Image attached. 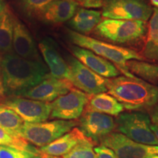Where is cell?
Masks as SVG:
<instances>
[{
  "label": "cell",
  "instance_id": "obj_17",
  "mask_svg": "<svg viewBox=\"0 0 158 158\" xmlns=\"http://www.w3.org/2000/svg\"><path fill=\"white\" fill-rule=\"evenodd\" d=\"M74 0H54L47 6L39 19L45 23L59 24L70 21L78 10Z\"/></svg>",
  "mask_w": 158,
  "mask_h": 158
},
{
  "label": "cell",
  "instance_id": "obj_5",
  "mask_svg": "<svg viewBox=\"0 0 158 158\" xmlns=\"http://www.w3.org/2000/svg\"><path fill=\"white\" fill-rule=\"evenodd\" d=\"M116 128L120 133L139 143L158 146V141L152 130V121L141 111L124 112L117 116Z\"/></svg>",
  "mask_w": 158,
  "mask_h": 158
},
{
  "label": "cell",
  "instance_id": "obj_14",
  "mask_svg": "<svg viewBox=\"0 0 158 158\" xmlns=\"http://www.w3.org/2000/svg\"><path fill=\"white\" fill-rule=\"evenodd\" d=\"M70 49L74 57L99 76L106 78H112L121 74L115 65L88 49L77 45H73Z\"/></svg>",
  "mask_w": 158,
  "mask_h": 158
},
{
  "label": "cell",
  "instance_id": "obj_29",
  "mask_svg": "<svg viewBox=\"0 0 158 158\" xmlns=\"http://www.w3.org/2000/svg\"><path fill=\"white\" fill-rule=\"evenodd\" d=\"M78 5H81L85 8H99L102 7L103 0H74Z\"/></svg>",
  "mask_w": 158,
  "mask_h": 158
},
{
  "label": "cell",
  "instance_id": "obj_15",
  "mask_svg": "<svg viewBox=\"0 0 158 158\" xmlns=\"http://www.w3.org/2000/svg\"><path fill=\"white\" fill-rule=\"evenodd\" d=\"M13 48L15 54L23 59L41 61L40 56L30 31L24 23L15 16L13 27Z\"/></svg>",
  "mask_w": 158,
  "mask_h": 158
},
{
  "label": "cell",
  "instance_id": "obj_24",
  "mask_svg": "<svg viewBox=\"0 0 158 158\" xmlns=\"http://www.w3.org/2000/svg\"><path fill=\"white\" fill-rule=\"evenodd\" d=\"M0 145L8 146V147L15 148V149L22 150V151L39 154L38 149L29 146L28 142L23 138L13 137L6 133L2 128H0Z\"/></svg>",
  "mask_w": 158,
  "mask_h": 158
},
{
  "label": "cell",
  "instance_id": "obj_6",
  "mask_svg": "<svg viewBox=\"0 0 158 158\" xmlns=\"http://www.w3.org/2000/svg\"><path fill=\"white\" fill-rule=\"evenodd\" d=\"M78 125L75 120L57 119L38 123L25 122L21 137L38 147H44Z\"/></svg>",
  "mask_w": 158,
  "mask_h": 158
},
{
  "label": "cell",
  "instance_id": "obj_9",
  "mask_svg": "<svg viewBox=\"0 0 158 158\" xmlns=\"http://www.w3.org/2000/svg\"><path fill=\"white\" fill-rule=\"evenodd\" d=\"M100 145L112 149L119 158H147L158 155V146L139 143L123 134L112 132L102 138Z\"/></svg>",
  "mask_w": 158,
  "mask_h": 158
},
{
  "label": "cell",
  "instance_id": "obj_27",
  "mask_svg": "<svg viewBox=\"0 0 158 158\" xmlns=\"http://www.w3.org/2000/svg\"><path fill=\"white\" fill-rule=\"evenodd\" d=\"M147 44L158 46V8L155 7L151 15L147 31Z\"/></svg>",
  "mask_w": 158,
  "mask_h": 158
},
{
  "label": "cell",
  "instance_id": "obj_4",
  "mask_svg": "<svg viewBox=\"0 0 158 158\" xmlns=\"http://www.w3.org/2000/svg\"><path fill=\"white\" fill-rule=\"evenodd\" d=\"M94 31L99 37L110 42L127 44L143 38L147 25L142 21L105 19L97 26Z\"/></svg>",
  "mask_w": 158,
  "mask_h": 158
},
{
  "label": "cell",
  "instance_id": "obj_32",
  "mask_svg": "<svg viewBox=\"0 0 158 158\" xmlns=\"http://www.w3.org/2000/svg\"><path fill=\"white\" fill-rule=\"evenodd\" d=\"M39 151V149H38ZM39 156L41 158H60L59 157H55V156H51V155H45V154L39 151Z\"/></svg>",
  "mask_w": 158,
  "mask_h": 158
},
{
  "label": "cell",
  "instance_id": "obj_21",
  "mask_svg": "<svg viewBox=\"0 0 158 158\" xmlns=\"http://www.w3.org/2000/svg\"><path fill=\"white\" fill-rule=\"evenodd\" d=\"M14 18L15 16L7 6L0 14V52L4 55L13 53Z\"/></svg>",
  "mask_w": 158,
  "mask_h": 158
},
{
  "label": "cell",
  "instance_id": "obj_8",
  "mask_svg": "<svg viewBox=\"0 0 158 158\" xmlns=\"http://www.w3.org/2000/svg\"><path fill=\"white\" fill-rule=\"evenodd\" d=\"M70 81L76 89L89 95H94L108 92L107 78L99 76L78 60L76 57L68 56Z\"/></svg>",
  "mask_w": 158,
  "mask_h": 158
},
{
  "label": "cell",
  "instance_id": "obj_3",
  "mask_svg": "<svg viewBox=\"0 0 158 158\" xmlns=\"http://www.w3.org/2000/svg\"><path fill=\"white\" fill-rule=\"evenodd\" d=\"M68 35L71 42L77 46L88 49L98 56L116 64L120 72L123 73L125 76H135L128 70L127 62L133 59H143V57L140 56L136 51L124 47L114 45L103 41L98 40L85 35L76 32L72 29L68 30Z\"/></svg>",
  "mask_w": 158,
  "mask_h": 158
},
{
  "label": "cell",
  "instance_id": "obj_10",
  "mask_svg": "<svg viewBox=\"0 0 158 158\" xmlns=\"http://www.w3.org/2000/svg\"><path fill=\"white\" fill-rule=\"evenodd\" d=\"M90 95L78 89H72L68 93L51 102L50 118L75 120L80 118L87 106Z\"/></svg>",
  "mask_w": 158,
  "mask_h": 158
},
{
  "label": "cell",
  "instance_id": "obj_11",
  "mask_svg": "<svg viewBox=\"0 0 158 158\" xmlns=\"http://www.w3.org/2000/svg\"><path fill=\"white\" fill-rule=\"evenodd\" d=\"M83 134L94 143L100 142L116 128L115 120L111 116L85 108L78 122Z\"/></svg>",
  "mask_w": 158,
  "mask_h": 158
},
{
  "label": "cell",
  "instance_id": "obj_22",
  "mask_svg": "<svg viewBox=\"0 0 158 158\" xmlns=\"http://www.w3.org/2000/svg\"><path fill=\"white\" fill-rule=\"evenodd\" d=\"M25 122L16 112L4 105H0V128L15 138L21 133Z\"/></svg>",
  "mask_w": 158,
  "mask_h": 158
},
{
  "label": "cell",
  "instance_id": "obj_7",
  "mask_svg": "<svg viewBox=\"0 0 158 158\" xmlns=\"http://www.w3.org/2000/svg\"><path fill=\"white\" fill-rule=\"evenodd\" d=\"M102 15L105 19L148 21L153 10L146 0H103Z\"/></svg>",
  "mask_w": 158,
  "mask_h": 158
},
{
  "label": "cell",
  "instance_id": "obj_35",
  "mask_svg": "<svg viewBox=\"0 0 158 158\" xmlns=\"http://www.w3.org/2000/svg\"><path fill=\"white\" fill-rule=\"evenodd\" d=\"M147 158H158V155H151V156H149V157H148Z\"/></svg>",
  "mask_w": 158,
  "mask_h": 158
},
{
  "label": "cell",
  "instance_id": "obj_23",
  "mask_svg": "<svg viewBox=\"0 0 158 158\" xmlns=\"http://www.w3.org/2000/svg\"><path fill=\"white\" fill-rule=\"evenodd\" d=\"M127 67L132 74H135L149 84L158 83L157 64L133 59L128 61Z\"/></svg>",
  "mask_w": 158,
  "mask_h": 158
},
{
  "label": "cell",
  "instance_id": "obj_33",
  "mask_svg": "<svg viewBox=\"0 0 158 158\" xmlns=\"http://www.w3.org/2000/svg\"><path fill=\"white\" fill-rule=\"evenodd\" d=\"M6 5L4 4V2L2 0H0V14L4 11V10L5 9Z\"/></svg>",
  "mask_w": 158,
  "mask_h": 158
},
{
  "label": "cell",
  "instance_id": "obj_31",
  "mask_svg": "<svg viewBox=\"0 0 158 158\" xmlns=\"http://www.w3.org/2000/svg\"><path fill=\"white\" fill-rule=\"evenodd\" d=\"M152 131L154 132V133H155L156 138H157L158 141V126L157 124H155L152 123Z\"/></svg>",
  "mask_w": 158,
  "mask_h": 158
},
{
  "label": "cell",
  "instance_id": "obj_2",
  "mask_svg": "<svg viewBox=\"0 0 158 158\" xmlns=\"http://www.w3.org/2000/svg\"><path fill=\"white\" fill-rule=\"evenodd\" d=\"M107 89L127 110L150 109L158 102L157 86L136 76L107 78Z\"/></svg>",
  "mask_w": 158,
  "mask_h": 158
},
{
  "label": "cell",
  "instance_id": "obj_18",
  "mask_svg": "<svg viewBox=\"0 0 158 158\" xmlns=\"http://www.w3.org/2000/svg\"><path fill=\"white\" fill-rule=\"evenodd\" d=\"M85 136L78 127H74L70 132L55 140L52 143L44 147H41L40 152L45 155L59 157L66 155L81 141L86 139Z\"/></svg>",
  "mask_w": 158,
  "mask_h": 158
},
{
  "label": "cell",
  "instance_id": "obj_13",
  "mask_svg": "<svg viewBox=\"0 0 158 158\" xmlns=\"http://www.w3.org/2000/svg\"><path fill=\"white\" fill-rule=\"evenodd\" d=\"M72 89L73 85L70 81L54 78L49 74L42 82L27 91L21 98L52 102L60 96L68 93Z\"/></svg>",
  "mask_w": 158,
  "mask_h": 158
},
{
  "label": "cell",
  "instance_id": "obj_1",
  "mask_svg": "<svg viewBox=\"0 0 158 158\" xmlns=\"http://www.w3.org/2000/svg\"><path fill=\"white\" fill-rule=\"evenodd\" d=\"M48 75V67L42 61L23 59L15 53L5 54L0 63L2 97H21Z\"/></svg>",
  "mask_w": 158,
  "mask_h": 158
},
{
  "label": "cell",
  "instance_id": "obj_16",
  "mask_svg": "<svg viewBox=\"0 0 158 158\" xmlns=\"http://www.w3.org/2000/svg\"><path fill=\"white\" fill-rule=\"evenodd\" d=\"M55 45L52 39L45 37L39 43V48L49 70V74L54 78L69 81L70 72L68 64L57 51Z\"/></svg>",
  "mask_w": 158,
  "mask_h": 158
},
{
  "label": "cell",
  "instance_id": "obj_30",
  "mask_svg": "<svg viewBox=\"0 0 158 158\" xmlns=\"http://www.w3.org/2000/svg\"><path fill=\"white\" fill-rule=\"evenodd\" d=\"M149 117L153 124L158 126V105L154 106L149 110Z\"/></svg>",
  "mask_w": 158,
  "mask_h": 158
},
{
  "label": "cell",
  "instance_id": "obj_34",
  "mask_svg": "<svg viewBox=\"0 0 158 158\" xmlns=\"http://www.w3.org/2000/svg\"><path fill=\"white\" fill-rule=\"evenodd\" d=\"M151 1V3L154 6H155L156 7L158 8V0H150Z\"/></svg>",
  "mask_w": 158,
  "mask_h": 158
},
{
  "label": "cell",
  "instance_id": "obj_26",
  "mask_svg": "<svg viewBox=\"0 0 158 158\" xmlns=\"http://www.w3.org/2000/svg\"><path fill=\"white\" fill-rule=\"evenodd\" d=\"M94 143L88 138L81 141L70 152L63 155V158H97L94 150Z\"/></svg>",
  "mask_w": 158,
  "mask_h": 158
},
{
  "label": "cell",
  "instance_id": "obj_12",
  "mask_svg": "<svg viewBox=\"0 0 158 158\" xmlns=\"http://www.w3.org/2000/svg\"><path fill=\"white\" fill-rule=\"evenodd\" d=\"M2 105L11 108L23 118V121L28 123L45 122L50 117L51 112L50 102L21 97L7 98Z\"/></svg>",
  "mask_w": 158,
  "mask_h": 158
},
{
  "label": "cell",
  "instance_id": "obj_19",
  "mask_svg": "<svg viewBox=\"0 0 158 158\" xmlns=\"http://www.w3.org/2000/svg\"><path fill=\"white\" fill-rule=\"evenodd\" d=\"M102 21V13L99 10L80 8L69 21L73 31L80 34H89Z\"/></svg>",
  "mask_w": 158,
  "mask_h": 158
},
{
  "label": "cell",
  "instance_id": "obj_20",
  "mask_svg": "<svg viewBox=\"0 0 158 158\" xmlns=\"http://www.w3.org/2000/svg\"><path fill=\"white\" fill-rule=\"evenodd\" d=\"M86 108L110 116L119 115L124 107L115 98L109 94L100 93L90 95Z\"/></svg>",
  "mask_w": 158,
  "mask_h": 158
},
{
  "label": "cell",
  "instance_id": "obj_28",
  "mask_svg": "<svg viewBox=\"0 0 158 158\" xmlns=\"http://www.w3.org/2000/svg\"><path fill=\"white\" fill-rule=\"evenodd\" d=\"M94 150L97 158H119L113 150L104 146H99L94 148Z\"/></svg>",
  "mask_w": 158,
  "mask_h": 158
},
{
  "label": "cell",
  "instance_id": "obj_25",
  "mask_svg": "<svg viewBox=\"0 0 158 158\" xmlns=\"http://www.w3.org/2000/svg\"><path fill=\"white\" fill-rule=\"evenodd\" d=\"M54 0H20L21 10L28 17L40 18L43 10Z\"/></svg>",
  "mask_w": 158,
  "mask_h": 158
},
{
  "label": "cell",
  "instance_id": "obj_36",
  "mask_svg": "<svg viewBox=\"0 0 158 158\" xmlns=\"http://www.w3.org/2000/svg\"><path fill=\"white\" fill-rule=\"evenodd\" d=\"M0 63H1V58H0ZM0 98H2V94H1V86H0Z\"/></svg>",
  "mask_w": 158,
  "mask_h": 158
}]
</instances>
